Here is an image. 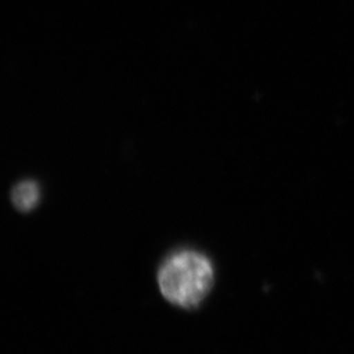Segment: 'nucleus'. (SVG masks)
<instances>
[{
  "mask_svg": "<svg viewBox=\"0 0 354 354\" xmlns=\"http://www.w3.org/2000/svg\"><path fill=\"white\" fill-rule=\"evenodd\" d=\"M213 266L196 251H180L162 264L158 283L171 304L192 308L201 303L213 285Z\"/></svg>",
  "mask_w": 354,
  "mask_h": 354,
  "instance_id": "nucleus-1",
  "label": "nucleus"
},
{
  "mask_svg": "<svg viewBox=\"0 0 354 354\" xmlns=\"http://www.w3.org/2000/svg\"><path fill=\"white\" fill-rule=\"evenodd\" d=\"M40 199L39 185L32 180L18 183L12 191V203L19 212H31Z\"/></svg>",
  "mask_w": 354,
  "mask_h": 354,
  "instance_id": "nucleus-2",
  "label": "nucleus"
}]
</instances>
